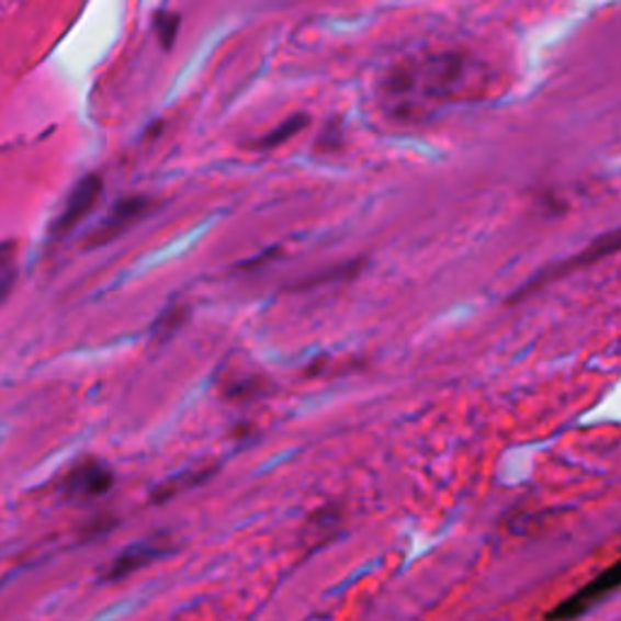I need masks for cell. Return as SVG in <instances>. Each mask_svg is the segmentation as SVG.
I'll list each match as a JSON object with an SVG mask.
<instances>
[{"label": "cell", "mask_w": 621, "mask_h": 621, "mask_svg": "<svg viewBox=\"0 0 621 621\" xmlns=\"http://www.w3.org/2000/svg\"><path fill=\"white\" fill-rule=\"evenodd\" d=\"M476 74L464 52H432L391 68L379 86V100L391 120L422 122L474 93Z\"/></svg>", "instance_id": "6da1fadb"}, {"label": "cell", "mask_w": 621, "mask_h": 621, "mask_svg": "<svg viewBox=\"0 0 621 621\" xmlns=\"http://www.w3.org/2000/svg\"><path fill=\"white\" fill-rule=\"evenodd\" d=\"M617 250H619V234L609 232V234L600 236L597 240H592V244L585 250L575 252V256L556 260V262H551L549 268L539 270L532 280H529L527 284H522L520 290L515 292V296L510 298V304L522 302V298L532 296L534 292H542V286H546L551 282H558L563 278H571L573 272H580L585 268H590V264H595V262H600V260H605L609 256H614Z\"/></svg>", "instance_id": "7a4b0ae2"}, {"label": "cell", "mask_w": 621, "mask_h": 621, "mask_svg": "<svg viewBox=\"0 0 621 621\" xmlns=\"http://www.w3.org/2000/svg\"><path fill=\"white\" fill-rule=\"evenodd\" d=\"M172 549H176V542H172L170 534H154L148 539H142V542H134L110 563V568L105 571V575H102V580L120 583L124 578H129V575H134L136 571H144L146 566H151V563L172 554Z\"/></svg>", "instance_id": "3957f363"}, {"label": "cell", "mask_w": 621, "mask_h": 621, "mask_svg": "<svg viewBox=\"0 0 621 621\" xmlns=\"http://www.w3.org/2000/svg\"><path fill=\"white\" fill-rule=\"evenodd\" d=\"M621 583V566L612 563V566L605 568L600 575H595L590 583H585L580 590H575L566 600L558 602L551 612H546V619H578L583 614H588L592 607L600 605L605 597L612 595Z\"/></svg>", "instance_id": "277c9868"}, {"label": "cell", "mask_w": 621, "mask_h": 621, "mask_svg": "<svg viewBox=\"0 0 621 621\" xmlns=\"http://www.w3.org/2000/svg\"><path fill=\"white\" fill-rule=\"evenodd\" d=\"M156 206L151 197H144V194H132V197H124L112 206L108 216L93 228V234L88 238V248H100L112 244L114 238H120L122 234L129 232V228L142 222L144 216H148Z\"/></svg>", "instance_id": "5b68a950"}, {"label": "cell", "mask_w": 621, "mask_h": 621, "mask_svg": "<svg viewBox=\"0 0 621 621\" xmlns=\"http://www.w3.org/2000/svg\"><path fill=\"white\" fill-rule=\"evenodd\" d=\"M112 486L114 474L105 462H100V459H83V462L68 471V476L61 483V493L71 503H88L105 496V493L112 490Z\"/></svg>", "instance_id": "8992f818"}, {"label": "cell", "mask_w": 621, "mask_h": 621, "mask_svg": "<svg viewBox=\"0 0 621 621\" xmlns=\"http://www.w3.org/2000/svg\"><path fill=\"white\" fill-rule=\"evenodd\" d=\"M102 194V178L98 172H90L78 185L68 194V200L64 204L61 214L56 216V222L52 226V236L61 238L66 234H71L74 228L83 222V218L95 210V204Z\"/></svg>", "instance_id": "52a82bcc"}, {"label": "cell", "mask_w": 621, "mask_h": 621, "mask_svg": "<svg viewBox=\"0 0 621 621\" xmlns=\"http://www.w3.org/2000/svg\"><path fill=\"white\" fill-rule=\"evenodd\" d=\"M216 468L218 466L214 462H202V464H192L188 468L178 471L176 476H170V478L158 483V486L151 493V503L163 505V503L172 500L176 496H180V493H185L190 488H197V486H204V483L216 474Z\"/></svg>", "instance_id": "ba28073f"}, {"label": "cell", "mask_w": 621, "mask_h": 621, "mask_svg": "<svg viewBox=\"0 0 621 621\" xmlns=\"http://www.w3.org/2000/svg\"><path fill=\"white\" fill-rule=\"evenodd\" d=\"M342 522H345V512L342 508H338V505H326V508L316 510L304 524V532H302L304 544L308 546L328 544L330 539H336V534L342 529Z\"/></svg>", "instance_id": "9c48e42d"}, {"label": "cell", "mask_w": 621, "mask_h": 621, "mask_svg": "<svg viewBox=\"0 0 621 621\" xmlns=\"http://www.w3.org/2000/svg\"><path fill=\"white\" fill-rule=\"evenodd\" d=\"M190 318V306L188 304H180V302H172L163 314L156 318V324L151 326V338L156 345H163L168 342L176 332L188 324Z\"/></svg>", "instance_id": "30bf717a"}, {"label": "cell", "mask_w": 621, "mask_h": 621, "mask_svg": "<svg viewBox=\"0 0 621 621\" xmlns=\"http://www.w3.org/2000/svg\"><path fill=\"white\" fill-rule=\"evenodd\" d=\"M306 124H308L306 114H294V117L284 120L280 126H274L272 132L260 136V139L256 142V148L258 151H270V148H278L290 139H294L296 134H302L306 129Z\"/></svg>", "instance_id": "8fae6325"}, {"label": "cell", "mask_w": 621, "mask_h": 621, "mask_svg": "<svg viewBox=\"0 0 621 621\" xmlns=\"http://www.w3.org/2000/svg\"><path fill=\"white\" fill-rule=\"evenodd\" d=\"M18 282V246L10 244H0V304L5 302L13 292V286Z\"/></svg>", "instance_id": "7c38bea8"}, {"label": "cell", "mask_w": 621, "mask_h": 621, "mask_svg": "<svg viewBox=\"0 0 621 621\" xmlns=\"http://www.w3.org/2000/svg\"><path fill=\"white\" fill-rule=\"evenodd\" d=\"M178 27H180V18L172 13H158L156 15V30H158V39L163 44L166 49L172 47V42L178 37Z\"/></svg>", "instance_id": "4fadbf2b"}, {"label": "cell", "mask_w": 621, "mask_h": 621, "mask_svg": "<svg viewBox=\"0 0 621 621\" xmlns=\"http://www.w3.org/2000/svg\"><path fill=\"white\" fill-rule=\"evenodd\" d=\"M260 379L258 376H248V379H240V382H228L226 384V396L228 398H234V400H244V398H250V396H258L260 394Z\"/></svg>", "instance_id": "5bb4252c"}, {"label": "cell", "mask_w": 621, "mask_h": 621, "mask_svg": "<svg viewBox=\"0 0 621 621\" xmlns=\"http://www.w3.org/2000/svg\"><path fill=\"white\" fill-rule=\"evenodd\" d=\"M340 142H342V139H340V132H338V129L330 132V126H328V129H326L324 134H320L318 148H320V151H336Z\"/></svg>", "instance_id": "9a60e30c"}]
</instances>
